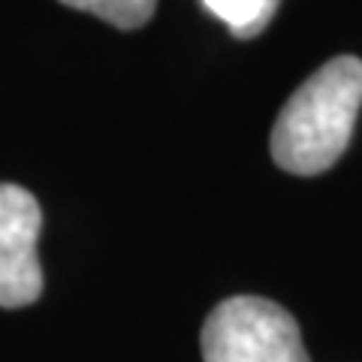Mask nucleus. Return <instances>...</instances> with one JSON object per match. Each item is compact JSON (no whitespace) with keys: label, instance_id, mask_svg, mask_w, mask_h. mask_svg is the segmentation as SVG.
Returning a JSON list of instances; mask_svg holds the SVG:
<instances>
[{"label":"nucleus","instance_id":"nucleus-2","mask_svg":"<svg viewBox=\"0 0 362 362\" xmlns=\"http://www.w3.org/2000/svg\"><path fill=\"white\" fill-rule=\"evenodd\" d=\"M206 362H311L299 323L287 308L263 296H230L202 323Z\"/></svg>","mask_w":362,"mask_h":362},{"label":"nucleus","instance_id":"nucleus-4","mask_svg":"<svg viewBox=\"0 0 362 362\" xmlns=\"http://www.w3.org/2000/svg\"><path fill=\"white\" fill-rule=\"evenodd\" d=\"M214 18H221L235 40H251L269 28L281 0H202Z\"/></svg>","mask_w":362,"mask_h":362},{"label":"nucleus","instance_id":"nucleus-1","mask_svg":"<svg viewBox=\"0 0 362 362\" xmlns=\"http://www.w3.org/2000/svg\"><path fill=\"white\" fill-rule=\"evenodd\" d=\"M362 109V61L338 54L296 88L272 127V160L290 175H320L347 151Z\"/></svg>","mask_w":362,"mask_h":362},{"label":"nucleus","instance_id":"nucleus-3","mask_svg":"<svg viewBox=\"0 0 362 362\" xmlns=\"http://www.w3.org/2000/svg\"><path fill=\"white\" fill-rule=\"evenodd\" d=\"M40 230L37 197L18 185H0V308H25L40 299Z\"/></svg>","mask_w":362,"mask_h":362},{"label":"nucleus","instance_id":"nucleus-5","mask_svg":"<svg viewBox=\"0 0 362 362\" xmlns=\"http://www.w3.org/2000/svg\"><path fill=\"white\" fill-rule=\"evenodd\" d=\"M61 4L103 18L121 30H136L151 21L157 0H61Z\"/></svg>","mask_w":362,"mask_h":362}]
</instances>
